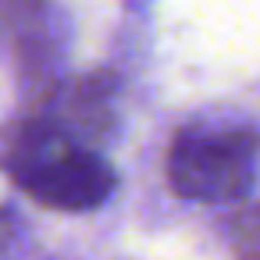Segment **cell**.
I'll list each match as a JSON object with an SVG mask.
<instances>
[{"label":"cell","mask_w":260,"mask_h":260,"mask_svg":"<svg viewBox=\"0 0 260 260\" xmlns=\"http://www.w3.org/2000/svg\"><path fill=\"white\" fill-rule=\"evenodd\" d=\"M260 157V132L249 125L196 121L171 139L168 182L192 203H235L249 192Z\"/></svg>","instance_id":"cell-2"},{"label":"cell","mask_w":260,"mask_h":260,"mask_svg":"<svg viewBox=\"0 0 260 260\" xmlns=\"http://www.w3.org/2000/svg\"><path fill=\"white\" fill-rule=\"evenodd\" d=\"M4 168L15 185L43 207L54 210H96L118 185L111 164L79 146L54 121H25L4 146Z\"/></svg>","instance_id":"cell-1"},{"label":"cell","mask_w":260,"mask_h":260,"mask_svg":"<svg viewBox=\"0 0 260 260\" xmlns=\"http://www.w3.org/2000/svg\"><path fill=\"white\" fill-rule=\"evenodd\" d=\"M228 242L239 260H260V203L228 217Z\"/></svg>","instance_id":"cell-3"}]
</instances>
